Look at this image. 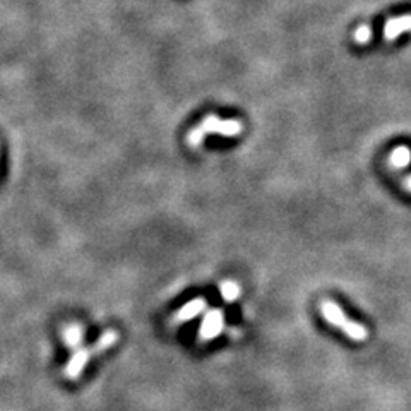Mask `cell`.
<instances>
[{"mask_svg":"<svg viewBox=\"0 0 411 411\" xmlns=\"http://www.w3.org/2000/svg\"><path fill=\"white\" fill-rule=\"evenodd\" d=\"M117 341H119V333L110 329L107 331V333L101 334L100 339L93 343V346L77 350V352L74 353V357L69 360V364L66 365V368H63V377L69 380L79 379V377L82 375V372H84L86 365L91 361V358L108 352V350L117 345Z\"/></svg>","mask_w":411,"mask_h":411,"instance_id":"6da1fadb","label":"cell"},{"mask_svg":"<svg viewBox=\"0 0 411 411\" xmlns=\"http://www.w3.org/2000/svg\"><path fill=\"white\" fill-rule=\"evenodd\" d=\"M411 161V149L408 146H398L391 151L389 154V165L394 170L398 168H406Z\"/></svg>","mask_w":411,"mask_h":411,"instance_id":"52a82bcc","label":"cell"},{"mask_svg":"<svg viewBox=\"0 0 411 411\" xmlns=\"http://www.w3.org/2000/svg\"><path fill=\"white\" fill-rule=\"evenodd\" d=\"M403 184H405V187L408 188V190L411 192V175H408V177H405V180H403Z\"/></svg>","mask_w":411,"mask_h":411,"instance_id":"30bf717a","label":"cell"},{"mask_svg":"<svg viewBox=\"0 0 411 411\" xmlns=\"http://www.w3.org/2000/svg\"><path fill=\"white\" fill-rule=\"evenodd\" d=\"M225 329V311L221 308H213L207 311L204 319H202L201 327H199V341L209 343L214 338L220 336Z\"/></svg>","mask_w":411,"mask_h":411,"instance_id":"277c9868","label":"cell"},{"mask_svg":"<svg viewBox=\"0 0 411 411\" xmlns=\"http://www.w3.org/2000/svg\"><path fill=\"white\" fill-rule=\"evenodd\" d=\"M204 311H206V300L204 299H194V300L187 301L182 308H179V311L173 314L170 324H172V326H179V324L188 322V320H192V319L197 317V315H201Z\"/></svg>","mask_w":411,"mask_h":411,"instance_id":"5b68a950","label":"cell"},{"mask_svg":"<svg viewBox=\"0 0 411 411\" xmlns=\"http://www.w3.org/2000/svg\"><path fill=\"white\" fill-rule=\"evenodd\" d=\"M220 293H221V297H223L225 301L232 304V301H235L240 297V285L235 281L221 283Z\"/></svg>","mask_w":411,"mask_h":411,"instance_id":"ba28073f","label":"cell"},{"mask_svg":"<svg viewBox=\"0 0 411 411\" xmlns=\"http://www.w3.org/2000/svg\"><path fill=\"white\" fill-rule=\"evenodd\" d=\"M320 312H322L324 319L331 324V326L338 327L343 334H346L353 341H365L368 338V331L364 324L352 320L345 312L341 311L338 304L333 300H324L320 304Z\"/></svg>","mask_w":411,"mask_h":411,"instance_id":"3957f363","label":"cell"},{"mask_svg":"<svg viewBox=\"0 0 411 411\" xmlns=\"http://www.w3.org/2000/svg\"><path fill=\"white\" fill-rule=\"evenodd\" d=\"M406 31H411V14L391 17L384 26V38H386V41H393Z\"/></svg>","mask_w":411,"mask_h":411,"instance_id":"8992f818","label":"cell"},{"mask_svg":"<svg viewBox=\"0 0 411 411\" xmlns=\"http://www.w3.org/2000/svg\"><path fill=\"white\" fill-rule=\"evenodd\" d=\"M244 126L240 120L233 119H220L216 115H209L201 120L197 127L188 130L187 134V144L190 148H199L204 142L207 134H220L225 137H237L242 134Z\"/></svg>","mask_w":411,"mask_h":411,"instance_id":"7a4b0ae2","label":"cell"},{"mask_svg":"<svg viewBox=\"0 0 411 411\" xmlns=\"http://www.w3.org/2000/svg\"><path fill=\"white\" fill-rule=\"evenodd\" d=\"M372 35H374V33H372V26L361 24L358 26L357 31L353 33V40H355V43L358 45H367L368 41L372 40Z\"/></svg>","mask_w":411,"mask_h":411,"instance_id":"9c48e42d","label":"cell"}]
</instances>
